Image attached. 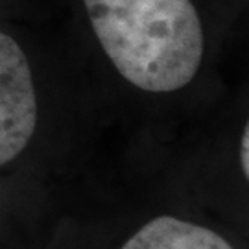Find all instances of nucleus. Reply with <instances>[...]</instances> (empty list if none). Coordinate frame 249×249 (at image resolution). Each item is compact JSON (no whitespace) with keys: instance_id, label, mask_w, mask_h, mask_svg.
<instances>
[{"instance_id":"nucleus-1","label":"nucleus","mask_w":249,"mask_h":249,"mask_svg":"<svg viewBox=\"0 0 249 249\" xmlns=\"http://www.w3.org/2000/svg\"><path fill=\"white\" fill-rule=\"evenodd\" d=\"M90 26L115 69L148 92H174L194 80L203 28L190 0H83Z\"/></svg>"},{"instance_id":"nucleus-2","label":"nucleus","mask_w":249,"mask_h":249,"mask_svg":"<svg viewBox=\"0 0 249 249\" xmlns=\"http://www.w3.org/2000/svg\"><path fill=\"white\" fill-rule=\"evenodd\" d=\"M37 127V96L26 53L0 32V166L26 150Z\"/></svg>"},{"instance_id":"nucleus-3","label":"nucleus","mask_w":249,"mask_h":249,"mask_svg":"<svg viewBox=\"0 0 249 249\" xmlns=\"http://www.w3.org/2000/svg\"><path fill=\"white\" fill-rule=\"evenodd\" d=\"M120 249H234L222 234L176 216L144 223Z\"/></svg>"},{"instance_id":"nucleus-4","label":"nucleus","mask_w":249,"mask_h":249,"mask_svg":"<svg viewBox=\"0 0 249 249\" xmlns=\"http://www.w3.org/2000/svg\"><path fill=\"white\" fill-rule=\"evenodd\" d=\"M248 151H249V129L248 125L244 127V133H242V141H240V168L244 172L246 179L249 178V157H248Z\"/></svg>"}]
</instances>
